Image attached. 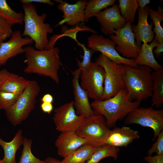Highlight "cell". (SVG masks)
<instances>
[{"label":"cell","mask_w":163,"mask_h":163,"mask_svg":"<svg viewBox=\"0 0 163 163\" xmlns=\"http://www.w3.org/2000/svg\"><path fill=\"white\" fill-rule=\"evenodd\" d=\"M26 66L24 73L35 74L48 77L56 84L59 82L58 75L62 63L58 47L39 50L30 46L24 48Z\"/></svg>","instance_id":"6da1fadb"},{"label":"cell","mask_w":163,"mask_h":163,"mask_svg":"<svg viewBox=\"0 0 163 163\" xmlns=\"http://www.w3.org/2000/svg\"><path fill=\"white\" fill-rule=\"evenodd\" d=\"M124 88L129 99L141 102L152 96L153 80L151 69L138 65L133 68L120 64Z\"/></svg>","instance_id":"7a4b0ae2"},{"label":"cell","mask_w":163,"mask_h":163,"mask_svg":"<svg viewBox=\"0 0 163 163\" xmlns=\"http://www.w3.org/2000/svg\"><path fill=\"white\" fill-rule=\"evenodd\" d=\"M139 101H130L123 88L113 97L103 100L94 101L91 104L95 114L103 116L109 128L115 127L130 112L139 107Z\"/></svg>","instance_id":"3957f363"},{"label":"cell","mask_w":163,"mask_h":163,"mask_svg":"<svg viewBox=\"0 0 163 163\" xmlns=\"http://www.w3.org/2000/svg\"><path fill=\"white\" fill-rule=\"evenodd\" d=\"M24 11V29L22 36L28 37L35 43V48L39 50L47 49L49 41L47 38L49 34L54 31L51 25L45 23L47 15L45 13L39 15L36 5L33 3L22 4Z\"/></svg>","instance_id":"277c9868"},{"label":"cell","mask_w":163,"mask_h":163,"mask_svg":"<svg viewBox=\"0 0 163 163\" xmlns=\"http://www.w3.org/2000/svg\"><path fill=\"white\" fill-rule=\"evenodd\" d=\"M40 87L35 80L29 83L13 105L5 111L8 120L14 126L26 120L34 109L36 98L40 91Z\"/></svg>","instance_id":"5b68a950"},{"label":"cell","mask_w":163,"mask_h":163,"mask_svg":"<svg viewBox=\"0 0 163 163\" xmlns=\"http://www.w3.org/2000/svg\"><path fill=\"white\" fill-rule=\"evenodd\" d=\"M82 88L87 93L88 97L94 101L103 100L105 71L103 68L95 62H91L80 76Z\"/></svg>","instance_id":"8992f818"},{"label":"cell","mask_w":163,"mask_h":163,"mask_svg":"<svg viewBox=\"0 0 163 163\" xmlns=\"http://www.w3.org/2000/svg\"><path fill=\"white\" fill-rule=\"evenodd\" d=\"M95 62L101 65L105 71L103 100L110 98L124 88L120 64H117L100 54Z\"/></svg>","instance_id":"52a82bcc"},{"label":"cell","mask_w":163,"mask_h":163,"mask_svg":"<svg viewBox=\"0 0 163 163\" xmlns=\"http://www.w3.org/2000/svg\"><path fill=\"white\" fill-rule=\"evenodd\" d=\"M125 125L136 124L151 128L155 139L163 129V109L152 107H139L129 113L124 119Z\"/></svg>","instance_id":"ba28073f"},{"label":"cell","mask_w":163,"mask_h":163,"mask_svg":"<svg viewBox=\"0 0 163 163\" xmlns=\"http://www.w3.org/2000/svg\"><path fill=\"white\" fill-rule=\"evenodd\" d=\"M110 130L104 117L95 114L85 118L75 132L80 136L101 145Z\"/></svg>","instance_id":"9c48e42d"},{"label":"cell","mask_w":163,"mask_h":163,"mask_svg":"<svg viewBox=\"0 0 163 163\" xmlns=\"http://www.w3.org/2000/svg\"><path fill=\"white\" fill-rule=\"evenodd\" d=\"M87 44L89 48L100 52L117 64H124L133 68L138 66L134 59H126L120 55L115 49L116 45L114 42L102 34H92L87 39Z\"/></svg>","instance_id":"30bf717a"},{"label":"cell","mask_w":163,"mask_h":163,"mask_svg":"<svg viewBox=\"0 0 163 163\" xmlns=\"http://www.w3.org/2000/svg\"><path fill=\"white\" fill-rule=\"evenodd\" d=\"M114 34L109 36L110 38L117 46L115 49L123 57L134 59L138 55L140 50L137 44L130 22L126 23L121 29L113 31Z\"/></svg>","instance_id":"8fae6325"},{"label":"cell","mask_w":163,"mask_h":163,"mask_svg":"<svg viewBox=\"0 0 163 163\" xmlns=\"http://www.w3.org/2000/svg\"><path fill=\"white\" fill-rule=\"evenodd\" d=\"M85 118L76 113L72 101L56 108L53 120L56 130L61 133L76 131Z\"/></svg>","instance_id":"7c38bea8"},{"label":"cell","mask_w":163,"mask_h":163,"mask_svg":"<svg viewBox=\"0 0 163 163\" xmlns=\"http://www.w3.org/2000/svg\"><path fill=\"white\" fill-rule=\"evenodd\" d=\"M95 17L100 25L101 31L105 35L114 34V30L121 29L126 23L120 14L118 5L115 4L100 11Z\"/></svg>","instance_id":"4fadbf2b"},{"label":"cell","mask_w":163,"mask_h":163,"mask_svg":"<svg viewBox=\"0 0 163 163\" xmlns=\"http://www.w3.org/2000/svg\"><path fill=\"white\" fill-rule=\"evenodd\" d=\"M22 37L20 30H15L8 41L0 44V66L5 65L9 59L24 53L23 46L34 42L29 37Z\"/></svg>","instance_id":"5bb4252c"},{"label":"cell","mask_w":163,"mask_h":163,"mask_svg":"<svg viewBox=\"0 0 163 163\" xmlns=\"http://www.w3.org/2000/svg\"><path fill=\"white\" fill-rule=\"evenodd\" d=\"M55 1L59 3L57 8L63 13V19L58 25H61L66 23L70 26H75L80 23L84 24V9L87 0H78L73 4H70L65 1Z\"/></svg>","instance_id":"9a60e30c"},{"label":"cell","mask_w":163,"mask_h":163,"mask_svg":"<svg viewBox=\"0 0 163 163\" xmlns=\"http://www.w3.org/2000/svg\"><path fill=\"white\" fill-rule=\"evenodd\" d=\"M81 71L78 69L72 72V80L74 100V106L76 113L83 116L85 118L95 114L88 99L86 91L81 87L79 83V78Z\"/></svg>","instance_id":"2e32d148"},{"label":"cell","mask_w":163,"mask_h":163,"mask_svg":"<svg viewBox=\"0 0 163 163\" xmlns=\"http://www.w3.org/2000/svg\"><path fill=\"white\" fill-rule=\"evenodd\" d=\"M149 8V5L143 9L139 7L138 23L136 25H131L136 43L140 48L142 42L146 43H151L154 37V33L152 30L153 23L151 22L150 24L148 22Z\"/></svg>","instance_id":"e0dca14e"},{"label":"cell","mask_w":163,"mask_h":163,"mask_svg":"<svg viewBox=\"0 0 163 163\" xmlns=\"http://www.w3.org/2000/svg\"><path fill=\"white\" fill-rule=\"evenodd\" d=\"M93 141L83 138L75 131L61 133L55 142L59 155L65 158L82 146Z\"/></svg>","instance_id":"ac0fdd59"},{"label":"cell","mask_w":163,"mask_h":163,"mask_svg":"<svg viewBox=\"0 0 163 163\" xmlns=\"http://www.w3.org/2000/svg\"><path fill=\"white\" fill-rule=\"evenodd\" d=\"M139 138V132L129 127H115L110 130L102 145H108L119 148L127 147L134 140Z\"/></svg>","instance_id":"d6986e66"},{"label":"cell","mask_w":163,"mask_h":163,"mask_svg":"<svg viewBox=\"0 0 163 163\" xmlns=\"http://www.w3.org/2000/svg\"><path fill=\"white\" fill-rule=\"evenodd\" d=\"M158 43L154 39L149 44L143 43L141 44L140 52L137 57L134 59L137 65L148 66L156 72L163 69V67L156 61L153 50Z\"/></svg>","instance_id":"ffe728a7"},{"label":"cell","mask_w":163,"mask_h":163,"mask_svg":"<svg viewBox=\"0 0 163 163\" xmlns=\"http://www.w3.org/2000/svg\"><path fill=\"white\" fill-rule=\"evenodd\" d=\"M23 139L21 129L18 131L13 139L10 142L5 141L0 137V145L3 148L4 154V158L2 160V163H16V154L22 145Z\"/></svg>","instance_id":"44dd1931"},{"label":"cell","mask_w":163,"mask_h":163,"mask_svg":"<svg viewBox=\"0 0 163 163\" xmlns=\"http://www.w3.org/2000/svg\"><path fill=\"white\" fill-rule=\"evenodd\" d=\"M100 145L94 143L85 144L61 161L62 163H85Z\"/></svg>","instance_id":"7402d4cb"},{"label":"cell","mask_w":163,"mask_h":163,"mask_svg":"<svg viewBox=\"0 0 163 163\" xmlns=\"http://www.w3.org/2000/svg\"><path fill=\"white\" fill-rule=\"evenodd\" d=\"M153 80L151 107L157 108L163 104V69L152 71Z\"/></svg>","instance_id":"603a6c76"},{"label":"cell","mask_w":163,"mask_h":163,"mask_svg":"<svg viewBox=\"0 0 163 163\" xmlns=\"http://www.w3.org/2000/svg\"><path fill=\"white\" fill-rule=\"evenodd\" d=\"M29 80L13 73L1 86L0 91L21 94L27 86Z\"/></svg>","instance_id":"cb8c5ba5"},{"label":"cell","mask_w":163,"mask_h":163,"mask_svg":"<svg viewBox=\"0 0 163 163\" xmlns=\"http://www.w3.org/2000/svg\"><path fill=\"white\" fill-rule=\"evenodd\" d=\"M116 0H90L87 1L84 12L85 22H87L91 18L104 9L115 4Z\"/></svg>","instance_id":"d4e9b609"},{"label":"cell","mask_w":163,"mask_h":163,"mask_svg":"<svg viewBox=\"0 0 163 163\" xmlns=\"http://www.w3.org/2000/svg\"><path fill=\"white\" fill-rule=\"evenodd\" d=\"M120 151L119 147L108 145L99 146L90 158L85 163H98L103 159L111 157L117 160Z\"/></svg>","instance_id":"484cf974"},{"label":"cell","mask_w":163,"mask_h":163,"mask_svg":"<svg viewBox=\"0 0 163 163\" xmlns=\"http://www.w3.org/2000/svg\"><path fill=\"white\" fill-rule=\"evenodd\" d=\"M118 1L121 15L126 23H133L136 11L139 7L137 0H118Z\"/></svg>","instance_id":"4316f807"},{"label":"cell","mask_w":163,"mask_h":163,"mask_svg":"<svg viewBox=\"0 0 163 163\" xmlns=\"http://www.w3.org/2000/svg\"><path fill=\"white\" fill-rule=\"evenodd\" d=\"M24 16L22 12H18L11 8L6 0H0V16L13 25L16 24H23Z\"/></svg>","instance_id":"83f0119b"},{"label":"cell","mask_w":163,"mask_h":163,"mask_svg":"<svg viewBox=\"0 0 163 163\" xmlns=\"http://www.w3.org/2000/svg\"><path fill=\"white\" fill-rule=\"evenodd\" d=\"M148 15L152 21L154 26L153 30L155 34V39L158 43L163 42V28L161 22L163 21V9L159 6L156 11L149 8Z\"/></svg>","instance_id":"f1b7e54d"},{"label":"cell","mask_w":163,"mask_h":163,"mask_svg":"<svg viewBox=\"0 0 163 163\" xmlns=\"http://www.w3.org/2000/svg\"><path fill=\"white\" fill-rule=\"evenodd\" d=\"M32 140L24 138L22 145L23 149L18 163H47L35 157L31 151Z\"/></svg>","instance_id":"f546056e"},{"label":"cell","mask_w":163,"mask_h":163,"mask_svg":"<svg viewBox=\"0 0 163 163\" xmlns=\"http://www.w3.org/2000/svg\"><path fill=\"white\" fill-rule=\"evenodd\" d=\"M20 94L0 91V109L6 111L15 103Z\"/></svg>","instance_id":"4dcf8cb0"},{"label":"cell","mask_w":163,"mask_h":163,"mask_svg":"<svg viewBox=\"0 0 163 163\" xmlns=\"http://www.w3.org/2000/svg\"><path fill=\"white\" fill-rule=\"evenodd\" d=\"M78 45L81 46L83 51L84 55L82 60L81 62L78 58H76L77 65L78 69L81 71L86 69L91 63V58L93 54L96 52L92 49H89L86 47L85 45L79 42L77 43Z\"/></svg>","instance_id":"1f68e13d"},{"label":"cell","mask_w":163,"mask_h":163,"mask_svg":"<svg viewBox=\"0 0 163 163\" xmlns=\"http://www.w3.org/2000/svg\"><path fill=\"white\" fill-rule=\"evenodd\" d=\"M13 25L5 19L0 16V44L12 35Z\"/></svg>","instance_id":"d6a6232c"},{"label":"cell","mask_w":163,"mask_h":163,"mask_svg":"<svg viewBox=\"0 0 163 163\" xmlns=\"http://www.w3.org/2000/svg\"><path fill=\"white\" fill-rule=\"evenodd\" d=\"M156 142L148 151V155H151L154 153L157 155H163V129L157 136Z\"/></svg>","instance_id":"836d02e7"},{"label":"cell","mask_w":163,"mask_h":163,"mask_svg":"<svg viewBox=\"0 0 163 163\" xmlns=\"http://www.w3.org/2000/svg\"><path fill=\"white\" fill-rule=\"evenodd\" d=\"M144 159L149 163H163V155H148L145 157Z\"/></svg>","instance_id":"e575fe53"},{"label":"cell","mask_w":163,"mask_h":163,"mask_svg":"<svg viewBox=\"0 0 163 163\" xmlns=\"http://www.w3.org/2000/svg\"><path fill=\"white\" fill-rule=\"evenodd\" d=\"M13 74L5 69L0 70V88L6 80L10 77Z\"/></svg>","instance_id":"d590c367"},{"label":"cell","mask_w":163,"mask_h":163,"mask_svg":"<svg viewBox=\"0 0 163 163\" xmlns=\"http://www.w3.org/2000/svg\"><path fill=\"white\" fill-rule=\"evenodd\" d=\"M20 2L22 4L37 2L44 4H47L51 6H53L54 3L50 0H21Z\"/></svg>","instance_id":"8d00e7d4"},{"label":"cell","mask_w":163,"mask_h":163,"mask_svg":"<svg viewBox=\"0 0 163 163\" xmlns=\"http://www.w3.org/2000/svg\"><path fill=\"white\" fill-rule=\"evenodd\" d=\"M40 107L43 112L49 114L51 113L53 109L52 103L42 102Z\"/></svg>","instance_id":"74e56055"},{"label":"cell","mask_w":163,"mask_h":163,"mask_svg":"<svg viewBox=\"0 0 163 163\" xmlns=\"http://www.w3.org/2000/svg\"><path fill=\"white\" fill-rule=\"evenodd\" d=\"M156 47V48L153 51V53L156 57H158L163 52V42L158 43Z\"/></svg>","instance_id":"f35d334b"},{"label":"cell","mask_w":163,"mask_h":163,"mask_svg":"<svg viewBox=\"0 0 163 163\" xmlns=\"http://www.w3.org/2000/svg\"><path fill=\"white\" fill-rule=\"evenodd\" d=\"M41 102L52 103L53 98L52 95L49 94H44L41 98Z\"/></svg>","instance_id":"ab89813d"},{"label":"cell","mask_w":163,"mask_h":163,"mask_svg":"<svg viewBox=\"0 0 163 163\" xmlns=\"http://www.w3.org/2000/svg\"><path fill=\"white\" fill-rule=\"evenodd\" d=\"M139 7L141 9L144 8L146 6L149 5L150 3L149 0H138Z\"/></svg>","instance_id":"60d3db41"},{"label":"cell","mask_w":163,"mask_h":163,"mask_svg":"<svg viewBox=\"0 0 163 163\" xmlns=\"http://www.w3.org/2000/svg\"><path fill=\"white\" fill-rule=\"evenodd\" d=\"M44 161L47 163H62L57 159L53 157H49L46 158Z\"/></svg>","instance_id":"b9f144b4"},{"label":"cell","mask_w":163,"mask_h":163,"mask_svg":"<svg viewBox=\"0 0 163 163\" xmlns=\"http://www.w3.org/2000/svg\"><path fill=\"white\" fill-rule=\"evenodd\" d=\"M0 163H2V160L0 159Z\"/></svg>","instance_id":"7bdbcfd3"}]
</instances>
